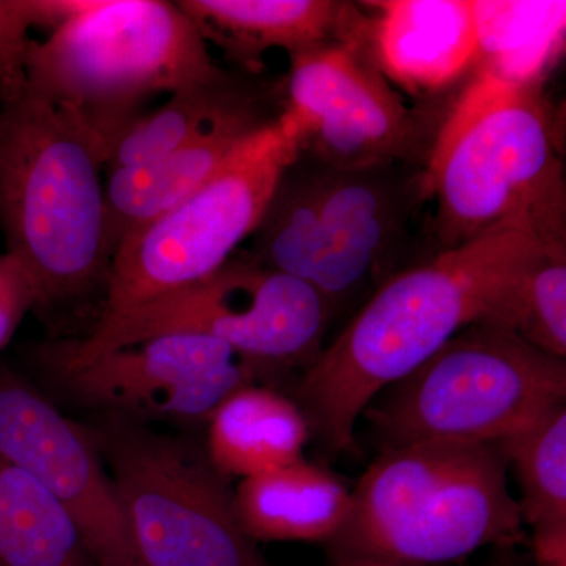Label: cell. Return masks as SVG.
<instances>
[{
    "instance_id": "cell-1",
    "label": "cell",
    "mask_w": 566,
    "mask_h": 566,
    "mask_svg": "<svg viewBox=\"0 0 566 566\" xmlns=\"http://www.w3.org/2000/svg\"><path fill=\"white\" fill-rule=\"evenodd\" d=\"M545 245L527 230L497 227L382 282L294 389L323 449L348 452L376 395L483 322Z\"/></svg>"
},
{
    "instance_id": "cell-2",
    "label": "cell",
    "mask_w": 566,
    "mask_h": 566,
    "mask_svg": "<svg viewBox=\"0 0 566 566\" xmlns=\"http://www.w3.org/2000/svg\"><path fill=\"white\" fill-rule=\"evenodd\" d=\"M0 227L28 271L35 311L106 296L112 253L102 172L106 144L76 112L22 93L3 107Z\"/></svg>"
},
{
    "instance_id": "cell-3",
    "label": "cell",
    "mask_w": 566,
    "mask_h": 566,
    "mask_svg": "<svg viewBox=\"0 0 566 566\" xmlns=\"http://www.w3.org/2000/svg\"><path fill=\"white\" fill-rule=\"evenodd\" d=\"M501 444L420 442L381 450L327 543L335 566H434L523 538Z\"/></svg>"
},
{
    "instance_id": "cell-4",
    "label": "cell",
    "mask_w": 566,
    "mask_h": 566,
    "mask_svg": "<svg viewBox=\"0 0 566 566\" xmlns=\"http://www.w3.org/2000/svg\"><path fill=\"white\" fill-rule=\"evenodd\" d=\"M422 182L436 202V252L505 226L566 243L564 163L535 87L476 71L434 137Z\"/></svg>"
},
{
    "instance_id": "cell-5",
    "label": "cell",
    "mask_w": 566,
    "mask_h": 566,
    "mask_svg": "<svg viewBox=\"0 0 566 566\" xmlns=\"http://www.w3.org/2000/svg\"><path fill=\"white\" fill-rule=\"evenodd\" d=\"M424 200L422 170L409 163L335 166L297 153L245 253L308 283L334 311L392 270Z\"/></svg>"
},
{
    "instance_id": "cell-6",
    "label": "cell",
    "mask_w": 566,
    "mask_h": 566,
    "mask_svg": "<svg viewBox=\"0 0 566 566\" xmlns=\"http://www.w3.org/2000/svg\"><path fill=\"white\" fill-rule=\"evenodd\" d=\"M226 74L177 2L84 0L46 40H32L24 91L80 114L109 158L145 99Z\"/></svg>"
},
{
    "instance_id": "cell-7",
    "label": "cell",
    "mask_w": 566,
    "mask_h": 566,
    "mask_svg": "<svg viewBox=\"0 0 566 566\" xmlns=\"http://www.w3.org/2000/svg\"><path fill=\"white\" fill-rule=\"evenodd\" d=\"M566 403V360L474 323L364 411L381 450L455 441L501 444Z\"/></svg>"
},
{
    "instance_id": "cell-8",
    "label": "cell",
    "mask_w": 566,
    "mask_h": 566,
    "mask_svg": "<svg viewBox=\"0 0 566 566\" xmlns=\"http://www.w3.org/2000/svg\"><path fill=\"white\" fill-rule=\"evenodd\" d=\"M329 304L308 283L237 252L216 273L132 311L96 319L77 340L40 352L43 367L87 363L161 334L216 338L262 368L308 367L322 353Z\"/></svg>"
},
{
    "instance_id": "cell-9",
    "label": "cell",
    "mask_w": 566,
    "mask_h": 566,
    "mask_svg": "<svg viewBox=\"0 0 566 566\" xmlns=\"http://www.w3.org/2000/svg\"><path fill=\"white\" fill-rule=\"evenodd\" d=\"M91 423L142 566H270L205 446L118 417Z\"/></svg>"
},
{
    "instance_id": "cell-10",
    "label": "cell",
    "mask_w": 566,
    "mask_h": 566,
    "mask_svg": "<svg viewBox=\"0 0 566 566\" xmlns=\"http://www.w3.org/2000/svg\"><path fill=\"white\" fill-rule=\"evenodd\" d=\"M297 147L279 118L249 137L199 191L126 237L98 318L132 311L216 273L262 221Z\"/></svg>"
},
{
    "instance_id": "cell-11",
    "label": "cell",
    "mask_w": 566,
    "mask_h": 566,
    "mask_svg": "<svg viewBox=\"0 0 566 566\" xmlns=\"http://www.w3.org/2000/svg\"><path fill=\"white\" fill-rule=\"evenodd\" d=\"M44 370L63 397L96 416L182 427L207 423L260 368L207 335L161 334Z\"/></svg>"
},
{
    "instance_id": "cell-12",
    "label": "cell",
    "mask_w": 566,
    "mask_h": 566,
    "mask_svg": "<svg viewBox=\"0 0 566 566\" xmlns=\"http://www.w3.org/2000/svg\"><path fill=\"white\" fill-rule=\"evenodd\" d=\"M290 62L279 123L300 155L335 166L411 161L419 126L371 59L365 29Z\"/></svg>"
},
{
    "instance_id": "cell-13",
    "label": "cell",
    "mask_w": 566,
    "mask_h": 566,
    "mask_svg": "<svg viewBox=\"0 0 566 566\" xmlns=\"http://www.w3.org/2000/svg\"><path fill=\"white\" fill-rule=\"evenodd\" d=\"M0 457L46 488L73 517L96 566H142L106 465L84 424L0 365Z\"/></svg>"
},
{
    "instance_id": "cell-14",
    "label": "cell",
    "mask_w": 566,
    "mask_h": 566,
    "mask_svg": "<svg viewBox=\"0 0 566 566\" xmlns=\"http://www.w3.org/2000/svg\"><path fill=\"white\" fill-rule=\"evenodd\" d=\"M365 43L382 76L412 95L442 91L476 66L472 0L367 2Z\"/></svg>"
},
{
    "instance_id": "cell-15",
    "label": "cell",
    "mask_w": 566,
    "mask_h": 566,
    "mask_svg": "<svg viewBox=\"0 0 566 566\" xmlns=\"http://www.w3.org/2000/svg\"><path fill=\"white\" fill-rule=\"evenodd\" d=\"M178 7L203 40L248 70L264 52L290 57L363 35L367 17L353 3L333 0H180Z\"/></svg>"
},
{
    "instance_id": "cell-16",
    "label": "cell",
    "mask_w": 566,
    "mask_h": 566,
    "mask_svg": "<svg viewBox=\"0 0 566 566\" xmlns=\"http://www.w3.org/2000/svg\"><path fill=\"white\" fill-rule=\"evenodd\" d=\"M271 122L255 107L208 129L166 155L109 170L104 182L112 259L126 237L188 199L211 180L249 137Z\"/></svg>"
},
{
    "instance_id": "cell-17",
    "label": "cell",
    "mask_w": 566,
    "mask_h": 566,
    "mask_svg": "<svg viewBox=\"0 0 566 566\" xmlns=\"http://www.w3.org/2000/svg\"><path fill=\"white\" fill-rule=\"evenodd\" d=\"M348 490L326 469L304 458L240 480L234 510L253 542L329 543L344 526Z\"/></svg>"
},
{
    "instance_id": "cell-18",
    "label": "cell",
    "mask_w": 566,
    "mask_h": 566,
    "mask_svg": "<svg viewBox=\"0 0 566 566\" xmlns=\"http://www.w3.org/2000/svg\"><path fill=\"white\" fill-rule=\"evenodd\" d=\"M311 438L307 419L293 398L252 382L212 412L205 452L227 480H243L301 460Z\"/></svg>"
},
{
    "instance_id": "cell-19",
    "label": "cell",
    "mask_w": 566,
    "mask_h": 566,
    "mask_svg": "<svg viewBox=\"0 0 566 566\" xmlns=\"http://www.w3.org/2000/svg\"><path fill=\"white\" fill-rule=\"evenodd\" d=\"M515 472L536 565L566 566V403L501 442Z\"/></svg>"
},
{
    "instance_id": "cell-20",
    "label": "cell",
    "mask_w": 566,
    "mask_h": 566,
    "mask_svg": "<svg viewBox=\"0 0 566 566\" xmlns=\"http://www.w3.org/2000/svg\"><path fill=\"white\" fill-rule=\"evenodd\" d=\"M476 66L516 87H535L564 46V0H472Z\"/></svg>"
},
{
    "instance_id": "cell-21",
    "label": "cell",
    "mask_w": 566,
    "mask_h": 566,
    "mask_svg": "<svg viewBox=\"0 0 566 566\" xmlns=\"http://www.w3.org/2000/svg\"><path fill=\"white\" fill-rule=\"evenodd\" d=\"M0 566H96L61 502L35 476L3 457Z\"/></svg>"
},
{
    "instance_id": "cell-22",
    "label": "cell",
    "mask_w": 566,
    "mask_h": 566,
    "mask_svg": "<svg viewBox=\"0 0 566 566\" xmlns=\"http://www.w3.org/2000/svg\"><path fill=\"white\" fill-rule=\"evenodd\" d=\"M255 107L256 96L232 74L189 85L172 93L158 111L140 115L129 125L112 144L106 167L114 170L150 161Z\"/></svg>"
},
{
    "instance_id": "cell-23",
    "label": "cell",
    "mask_w": 566,
    "mask_h": 566,
    "mask_svg": "<svg viewBox=\"0 0 566 566\" xmlns=\"http://www.w3.org/2000/svg\"><path fill=\"white\" fill-rule=\"evenodd\" d=\"M483 323L566 359V243L547 244L502 294Z\"/></svg>"
},
{
    "instance_id": "cell-24",
    "label": "cell",
    "mask_w": 566,
    "mask_h": 566,
    "mask_svg": "<svg viewBox=\"0 0 566 566\" xmlns=\"http://www.w3.org/2000/svg\"><path fill=\"white\" fill-rule=\"evenodd\" d=\"M65 17L59 0H0V96L11 104L25 88V65L35 25L54 31Z\"/></svg>"
},
{
    "instance_id": "cell-25",
    "label": "cell",
    "mask_w": 566,
    "mask_h": 566,
    "mask_svg": "<svg viewBox=\"0 0 566 566\" xmlns=\"http://www.w3.org/2000/svg\"><path fill=\"white\" fill-rule=\"evenodd\" d=\"M35 307L36 293L28 271L9 252L0 253V353Z\"/></svg>"
},
{
    "instance_id": "cell-26",
    "label": "cell",
    "mask_w": 566,
    "mask_h": 566,
    "mask_svg": "<svg viewBox=\"0 0 566 566\" xmlns=\"http://www.w3.org/2000/svg\"><path fill=\"white\" fill-rule=\"evenodd\" d=\"M3 125H6V118H3V112H0V147H2Z\"/></svg>"
}]
</instances>
